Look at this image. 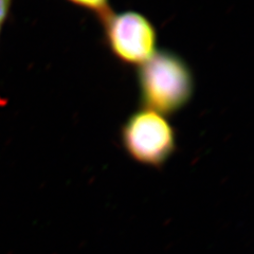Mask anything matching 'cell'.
Here are the masks:
<instances>
[{
	"instance_id": "6da1fadb",
	"label": "cell",
	"mask_w": 254,
	"mask_h": 254,
	"mask_svg": "<svg viewBox=\"0 0 254 254\" xmlns=\"http://www.w3.org/2000/svg\"><path fill=\"white\" fill-rule=\"evenodd\" d=\"M137 85L141 107L174 116L192 101L195 75L180 54L160 49L138 67Z\"/></svg>"
},
{
	"instance_id": "7a4b0ae2",
	"label": "cell",
	"mask_w": 254,
	"mask_h": 254,
	"mask_svg": "<svg viewBox=\"0 0 254 254\" xmlns=\"http://www.w3.org/2000/svg\"><path fill=\"white\" fill-rule=\"evenodd\" d=\"M120 142L133 161L160 169L177 150V131L165 116L141 107L126 118Z\"/></svg>"
},
{
	"instance_id": "3957f363",
	"label": "cell",
	"mask_w": 254,
	"mask_h": 254,
	"mask_svg": "<svg viewBox=\"0 0 254 254\" xmlns=\"http://www.w3.org/2000/svg\"><path fill=\"white\" fill-rule=\"evenodd\" d=\"M99 21L103 42L113 57L125 66L138 68L158 50V30L141 12L113 10Z\"/></svg>"
},
{
	"instance_id": "277c9868",
	"label": "cell",
	"mask_w": 254,
	"mask_h": 254,
	"mask_svg": "<svg viewBox=\"0 0 254 254\" xmlns=\"http://www.w3.org/2000/svg\"><path fill=\"white\" fill-rule=\"evenodd\" d=\"M66 1L93 14L98 19H101L113 11L110 0H66Z\"/></svg>"
},
{
	"instance_id": "5b68a950",
	"label": "cell",
	"mask_w": 254,
	"mask_h": 254,
	"mask_svg": "<svg viewBox=\"0 0 254 254\" xmlns=\"http://www.w3.org/2000/svg\"><path fill=\"white\" fill-rule=\"evenodd\" d=\"M13 0H0V33H1L4 23L9 17Z\"/></svg>"
}]
</instances>
